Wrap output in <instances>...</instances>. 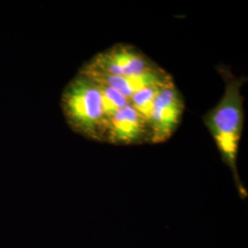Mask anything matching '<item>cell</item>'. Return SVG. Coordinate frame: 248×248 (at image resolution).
I'll return each instance as SVG.
<instances>
[{"instance_id":"3957f363","label":"cell","mask_w":248,"mask_h":248,"mask_svg":"<svg viewBox=\"0 0 248 248\" xmlns=\"http://www.w3.org/2000/svg\"><path fill=\"white\" fill-rule=\"evenodd\" d=\"M83 65L89 70L112 77L140 75L158 66L137 47L122 43L97 53Z\"/></svg>"},{"instance_id":"ba28073f","label":"cell","mask_w":248,"mask_h":248,"mask_svg":"<svg viewBox=\"0 0 248 248\" xmlns=\"http://www.w3.org/2000/svg\"><path fill=\"white\" fill-rule=\"evenodd\" d=\"M166 85L155 86V87L142 89L141 91L135 93L133 97L130 98V103L147 122L150 118L155 98L159 94L161 89Z\"/></svg>"},{"instance_id":"6da1fadb","label":"cell","mask_w":248,"mask_h":248,"mask_svg":"<svg viewBox=\"0 0 248 248\" xmlns=\"http://www.w3.org/2000/svg\"><path fill=\"white\" fill-rule=\"evenodd\" d=\"M225 84L220 102L203 117L204 124L213 136L222 162L229 168L242 200L248 198V190L241 181L237 158L239 142L244 126V98L241 88L247 78L235 77L223 64L217 66Z\"/></svg>"},{"instance_id":"8992f818","label":"cell","mask_w":248,"mask_h":248,"mask_svg":"<svg viewBox=\"0 0 248 248\" xmlns=\"http://www.w3.org/2000/svg\"><path fill=\"white\" fill-rule=\"evenodd\" d=\"M79 70L98 83L104 84L115 89L129 100L135 93L142 89L155 86H163L173 81L171 75H169L165 69L160 67L159 65L150 71L130 77L107 76L98 72L89 70L84 65L81 66Z\"/></svg>"},{"instance_id":"5b68a950","label":"cell","mask_w":248,"mask_h":248,"mask_svg":"<svg viewBox=\"0 0 248 248\" xmlns=\"http://www.w3.org/2000/svg\"><path fill=\"white\" fill-rule=\"evenodd\" d=\"M103 142L115 145L150 143L148 122L129 102L109 121Z\"/></svg>"},{"instance_id":"7a4b0ae2","label":"cell","mask_w":248,"mask_h":248,"mask_svg":"<svg viewBox=\"0 0 248 248\" xmlns=\"http://www.w3.org/2000/svg\"><path fill=\"white\" fill-rule=\"evenodd\" d=\"M61 108L73 132L103 142L106 125L101 93L95 80L78 70L62 90Z\"/></svg>"},{"instance_id":"52a82bcc","label":"cell","mask_w":248,"mask_h":248,"mask_svg":"<svg viewBox=\"0 0 248 248\" xmlns=\"http://www.w3.org/2000/svg\"><path fill=\"white\" fill-rule=\"evenodd\" d=\"M97 84L100 90L101 98H102V108H103V116L105 120V125H106V128H105V132H106L107 126L109 123V121L111 120V118L121 108L126 106L130 102V100L125 98L124 95H122L115 89L98 82H97Z\"/></svg>"},{"instance_id":"277c9868","label":"cell","mask_w":248,"mask_h":248,"mask_svg":"<svg viewBox=\"0 0 248 248\" xmlns=\"http://www.w3.org/2000/svg\"><path fill=\"white\" fill-rule=\"evenodd\" d=\"M185 102L174 80L164 86L155 98L148 124L150 143L167 142L181 123Z\"/></svg>"}]
</instances>
